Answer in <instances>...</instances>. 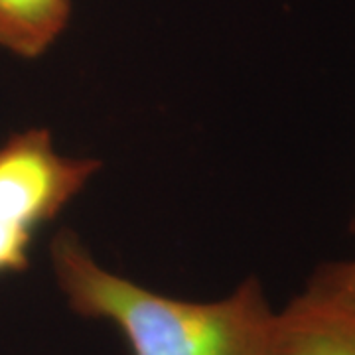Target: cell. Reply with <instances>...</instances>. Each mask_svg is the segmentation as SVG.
Segmentation results:
<instances>
[{"label":"cell","instance_id":"cell-2","mask_svg":"<svg viewBox=\"0 0 355 355\" xmlns=\"http://www.w3.org/2000/svg\"><path fill=\"white\" fill-rule=\"evenodd\" d=\"M99 168L93 158L64 156L46 128L0 142V277L26 270L36 231L58 217Z\"/></svg>","mask_w":355,"mask_h":355},{"label":"cell","instance_id":"cell-1","mask_svg":"<svg viewBox=\"0 0 355 355\" xmlns=\"http://www.w3.org/2000/svg\"><path fill=\"white\" fill-rule=\"evenodd\" d=\"M50 254L71 310L113 324L132 355H268L277 312L257 279L225 298L190 302L107 270L73 231L58 233Z\"/></svg>","mask_w":355,"mask_h":355},{"label":"cell","instance_id":"cell-6","mask_svg":"<svg viewBox=\"0 0 355 355\" xmlns=\"http://www.w3.org/2000/svg\"><path fill=\"white\" fill-rule=\"evenodd\" d=\"M352 231L355 233V214H354V219H352Z\"/></svg>","mask_w":355,"mask_h":355},{"label":"cell","instance_id":"cell-5","mask_svg":"<svg viewBox=\"0 0 355 355\" xmlns=\"http://www.w3.org/2000/svg\"><path fill=\"white\" fill-rule=\"evenodd\" d=\"M302 294L355 314V259L320 266Z\"/></svg>","mask_w":355,"mask_h":355},{"label":"cell","instance_id":"cell-4","mask_svg":"<svg viewBox=\"0 0 355 355\" xmlns=\"http://www.w3.org/2000/svg\"><path fill=\"white\" fill-rule=\"evenodd\" d=\"M71 18V0H0V48L34 60L50 50Z\"/></svg>","mask_w":355,"mask_h":355},{"label":"cell","instance_id":"cell-3","mask_svg":"<svg viewBox=\"0 0 355 355\" xmlns=\"http://www.w3.org/2000/svg\"><path fill=\"white\" fill-rule=\"evenodd\" d=\"M268 355H355V314L300 294L277 312Z\"/></svg>","mask_w":355,"mask_h":355}]
</instances>
